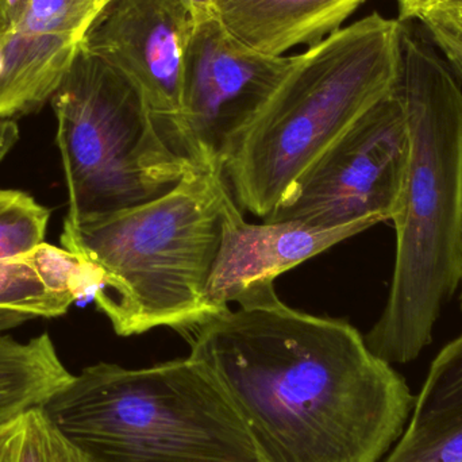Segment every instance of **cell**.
Instances as JSON below:
<instances>
[{
    "instance_id": "cell-1",
    "label": "cell",
    "mask_w": 462,
    "mask_h": 462,
    "mask_svg": "<svg viewBox=\"0 0 462 462\" xmlns=\"http://www.w3.org/2000/svg\"><path fill=\"white\" fill-rule=\"evenodd\" d=\"M192 330L189 357L230 399L263 462H380L415 396L360 331L246 291Z\"/></svg>"
},
{
    "instance_id": "cell-2",
    "label": "cell",
    "mask_w": 462,
    "mask_h": 462,
    "mask_svg": "<svg viewBox=\"0 0 462 462\" xmlns=\"http://www.w3.org/2000/svg\"><path fill=\"white\" fill-rule=\"evenodd\" d=\"M399 91L409 122V168L393 218L387 303L365 336L372 353L391 365L422 355L462 285V88L436 43L409 22Z\"/></svg>"
},
{
    "instance_id": "cell-3",
    "label": "cell",
    "mask_w": 462,
    "mask_h": 462,
    "mask_svg": "<svg viewBox=\"0 0 462 462\" xmlns=\"http://www.w3.org/2000/svg\"><path fill=\"white\" fill-rule=\"evenodd\" d=\"M226 178L194 171L143 205L68 218L62 247L102 277L94 298L121 337L195 328L217 315L208 285L221 247Z\"/></svg>"
},
{
    "instance_id": "cell-4",
    "label": "cell",
    "mask_w": 462,
    "mask_h": 462,
    "mask_svg": "<svg viewBox=\"0 0 462 462\" xmlns=\"http://www.w3.org/2000/svg\"><path fill=\"white\" fill-rule=\"evenodd\" d=\"M403 30L372 13L293 56L225 170L239 208L265 219L334 141L398 88Z\"/></svg>"
},
{
    "instance_id": "cell-5",
    "label": "cell",
    "mask_w": 462,
    "mask_h": 462,
    "mask_svg": "<svg viewBox=\"0 0 462 462\" xmlns=\"http://www.w3.org/2000/svg\"><path fill=\"white\" fill-rule=\"evenodd\" d=\"M42 409L86 462L261 461L225 391L189 356L87 366Z\"/></svg>"
},
{
    "instance_id": "cell-6",
    "label": "cell",
    "mask_w": 462,
    "mask_h": 462,
    "mask_svg": "<svg viewBox=\"0 0 462 462\" xmlns=\"http://www.w3.org/2000/svg\"><path fill=\"white\" fill-rule=\"evenodd\" d=\"M51 103L68 218L143 205L197 171L168 143L143 92L83 46Z\"/></svg>"
},
{
    "instance_id": "cell-7",
    "label": "cell",
    "mask_w": 462,
    "mask_h": 462,
    "mask_svg": "<svg viewBox=\"0 0 462 462\" xmlns=\"http://www.w3.org/2000/svg\"><path fill=\"white\" fill-rule=\"evenodd\" d=\"M293 56L260 53L216 15L192 27L184 60L180 110L156 118L168 143L198 171L224 175Z\"/></svg>"
},
{
    "instance_id": "cell-8",
    "label": "cell",
    "mask_w": 462,
    "mask_h": 462,
    "mask_svg": "<svg viewBox=\"0 0 462 462\" xmlns=\"http://www.w3.org/2000/svg\"><path fill=\"white\" fill-rule=\"evenodd\" d=\"M409 160V122L398 86L312 162L263 221L319 229L393 221Z\"/></svg>"
},
{
    "instance_id": "cell-9",
    "label": "cell",
    "mask_w": 462,
    "mask_h": 462,
    "mask_svg": "<svg viewBox=\"0 0 462 462\" xmlns=\"http://www.w3.org/2000/svg\"><path fill=\"white\" fill-rule=\"evenodd\" d=\"M116 0H0V118L51 102L95 22Z\"/></svg>"
},
{
    "instance_id": "cell-10",
    "label": "cell",
    "mask_w": 462,
    "mask_h": 462,
    "mask_svg": "<svg viewBox=\"0 0 462 462\" xmlns=\"http://www.w3.org/2000/svg\"><path fill=\"white\" fill-rule=\"evenodd\" d=\"M192 27L176 0H116L81 46L126 76L156 118H167L180 110Z\"/></svg>"
},
{
    "instance_id": "cell-11",
    "label": "cell",
    "mask_w": 462,
    "mask_h": 462,
    "mask_svg": "<svg viewBox=\"0 0 462 462\" xmlns=\"http://www.w3.org/2000/svg\"><path fill=\"white\" fill-rule=\"evenodd\" d=\"M379 224L366 219L336 229L298 222L249 224L230 192L221 247L208 285V304L219 314L253 287L272 284L284 272Z\"/></svg>"
},
{
    "instance_id": "cell-12",
    "label": "cell",
    "mask_w": 462,
    "mask_h": 462,
    "mask_svg": "<svg viewBox=\"0 0 462 462\" xmlns=\"http://www.w3.org/2000/svg\"><path fill=\"white\" fill-rule=\"evenodd\" d=\"M366 0H214V15L250 48L284 56L341 29Z\"/></svg>"
},
{
    "instance_id": "cell-13",
    "label": "cell",
    "mask_w": 462,
    "mask_h": 462,
    "mask_svg": "<svg viewBox=\"0 0 462 462\" xmlns=\"http://www.w3.org/2000/svg\"><path fill=\"white\" fill-rule=\"evenodd\" d=\"M72 377L48 333L24 342L0 336V431L43 406Z\"/></svg>"
},
{
    "instance_id": "cell-14",
    "label": "cell",
    "mask_w": 462,
    "mask_h": 462,
    "mask_svg": "<svg viewBox=\"0 0 462 462\" xmlns=\"http://www.w3.org/2000/svg\"><path fill=\"white\" fill-rule=\"evenodd\" d=\"M409 422L380 462H462V404L411 415Z\"/></svg>"
},
{
    "instance_id": "cell-15",
    "label": "cell",
    "mask_w": 462,
    "mask_h": 462,
    "mask_svg": "<svg viewBox=\"0 0 462 462\" xmlns=\"http://www.w3.org/2000/svg\"><path fill=\"white\" fill-rule=\"evenodd\" d=\"M0 462H86L49 420L42 406L0 431Z\"/></svg>"
},
{
    "instance_id": "cell-16",
    "label": "cell",
    "mask_w": 462,
    "mask_h": 462,
    "mask_svg": "<svg viewBox=\"0 0 462 462\" xmlns=\"http://www.w3.org/2000/svg\"><path fill=\"white\" fill-rule=\"evenodd\" d=\"M75 301L53 292L23 257L0 261V310H14L34 318L67 314Z\"/></svg>"
},
{
    "instance_id": "cell-17",
    "label": "cell",
    "mask_w": 462,
    "mask_h": 462,
    "mask_svg": "<svg viewBox=\"0 0 462 462\" xmlns=\"http://www.w3.org/2000/svg\"><path fill=\"white\" fill-rule=\"evenodd\" d=\"M51 211L16 189H0V261L23 257L45 239Z\"/></svg>"
},
{
    "instance_id": "cell-18",
    "label": "cell",
    "mask_w": 462,
    "mask_h": 462,
    "mask_svg": "<svg viewBox=\"0 0 462 462\" xmlns=\"http://www.w3.org/2000/svg\"><path fill=\"white\" fill-rule=\"evenodd\" d=\"M23 258L37 271L46 287L73 301L94 295L102 282L99 272L91 263L64 247L60 249L46 242Z\"/></svg>"
},
{
    "instance_id": "cell-19",
    "label": "cell",
    "mask_w": 462,
    "mask_h": 462,
    "mask_svg": "<svg viewBox=\"0 0 462 462\" xmlns=\"http://www.w3.org/2000/svg\"><path fill=\"white\" fill-rule=\"evenodd\" d=\"M462 404V334L437 355L429 368L412 415Z\"/></svg>"
},
{
    "instance_id": "cell-20",
    "label": "cell",
    "mask_w": 462,
    "mask_h": 462,
    "mask_svg": "<svg viewBox=\"0 0 462 462\" xmlns=\"http://www.w3.org/2000/svg\"><path fill=\"white\" fill-rule=\"evenodd\" d=\"M429 34H441L462 46V0H439L418 18Z\"/></svg>"
},
{
    "instance_id": "cell-21",
    "label": "cell",
    "mask_w": 462,
    "mask_h": 462,
    "mask_svg": "<svg viewBox=\"0 0 462 462\" xmlns=\"http://www.w3.org/2000/svg\"><path fill=\"white\" fill-rule=\"evenodd\" d=\"M429 35H430V40H433V42L436 43L437 48L444 51L448 64L450 65L457 79L462 81V46L441 34Z\"/></svg>"
},
{
    "instance_id": "cell-22",
    "label": "cell",
    "mask_w": 462,
    "mask_h": 462,
    "mask_svg": "<svg viewBox=\"0 0 462 462\" xmlns=\"http://www.w3.org/2000/svg\"><path fill=\"white\" fill-rule=\"evenodd\" d=\"M439 0H398L399 21L411 22L420 18L429 7Z\"/></svg>"
},
{
    "instance_id": "cell-23",
    "label": "cell",
    "mask_w": 462,
    "mask_h": 462,
    "mask_svg": "<svg viewBox=\"0 0 462 462\" xmlns=\"http://www.w3.org/2000/svg\"><path fill=\"white\" fill-rule=\"evenodd\" d=\"M176 2L189 13L194 23L214 16V0H176Z\"/></svg>"
},
{
    "instance_id": "cell-24",
    "label": "cell",
    "mask_w": 462,
    "mask_h": 462,
    "mask_svg": "<svg viewBox=\"0 0 462 462\" xmlns=\"http://www.w3.org/2000/svg\"><path fill=\"white\" fill-rule=\"evenodd\" d=\"M32 319H34V317L24 314V312L14 311V310H0V333L18 328V326L23 325V323Z\"/></svg>"
},
{
    "instance_id": "cell-25",
    "label": "cell",
    "mask_w": 462,
    "mask_h": 462,
    "mask_svg": "<svg viewBox=\"0 0 462 462\" xmlns=\"http://www.w3.org/2000/svg\"><path fill=\"white\" fill-rule=\"evenodd\" d=\"M458 303H460V309H461V311H462V285H461V288H460V292H458Z\"/></svg>"
},
{
    "instance_id": "cell-26",
    "label": "cell",
    "mask_w": 462,
    "mask_h": 462,
    "mask_svg": "<svg viewBox=\"0 0 462 462\" xmlns=\"http://www.w3.org/2000/svg\"><path fill=\"white\" fill-rule=\"evenodd\" d=\"M257 462H263V461H257Z\"/></svg>"
}]
</instances>
